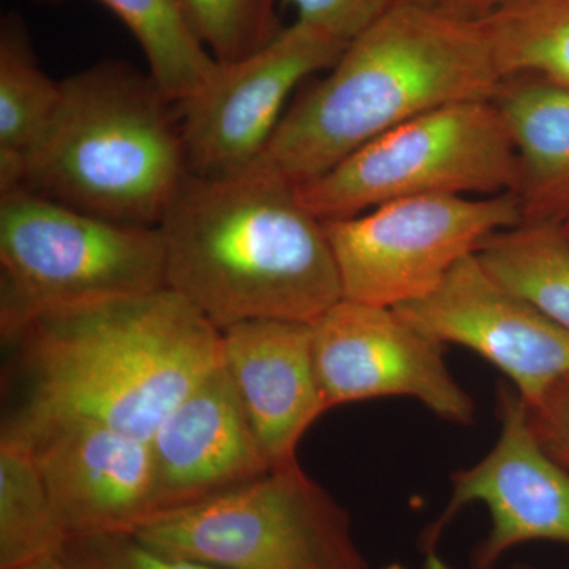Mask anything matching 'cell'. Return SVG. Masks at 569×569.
I'll return each mask as SVG.
<instances>
[{"mask_svg": "<svg viewBox=\"0 0 569 569\" xmlns=\"http://www.w3.org/2000/svg\"><path fill=\"white\" fill-rule=\"evenodd\" d=\"M6 343L3 425L89 419L146 441L222 362V332L170 288L48 313Z\"/></svg>", "mask_w": 569, "mask_h": 569, "instance_id": "6da1fadb", "label": "cell"}, {"mask_svg": "<svg viewBox=\"0 0 569 569\" xmlns=\"http://www.w3.org/2000/svg\"><path fill=\"white\" fill-rule=\"evenodd\" d=\"M159 228L167 288L220 332L247 321L313 325L343 299L323 222L295 183L261 164L187 176Z\"/></svg>", "mask_w": 569, "mask_h": 569, "instance_id": "7a4b0ae2", "label": "cell"}, {"mask_svg": "<svg viewBox=\"0 0 569 569\" xmlns=\"http://www.w3.org/2000/svg\"><path fill=\"white\" fill-rule=\"evenodd\" d=\"M501 82L481 22L392 3L288 104L257 163L299 187L418 116L492 100Z\"/></svg>", "mask_w": 569, "mask_h": 569, "instance_id": "3957f363", "label": "cell"}, {"mask_svg": "<svg viewBox=\"0 0 569 569\" xmlns=\"http://www.w3.org/2000/svg\"><path fill=\"white\" fill-rule=\"evenodd\" d=\"M21 187L111 222L159 227L189 176L178 108L151 73L93 63L62 80Z\"/></svg>", "mask_w": 569, "mask_h": 569, "instance_id": "277c9868", "label": "cell"}, {"mask_svg": "<svg viewBox=\"0 0 569 569\" xmlns=\"http://www.w3.org/2000/svg\"><path fill=\"white\" fill-rule=\"evenodd\" d=\"M167 288L159 227L111 222L17 187L0 192V335Z\"/></svg>", "mask_w": 569, "mask_h": 569, "instance_id": "5b68a950", "label": "cell"}, {"mask_svg": "<svg viewBox=\"0 0 569 569\" xmlns=\"http://www.w3.org/2000/svg\"><path fill=\"white\" fill-rule=\"evenodd\" d=\"M130 533L217 569H370L347 509L298 460L222 496L152 516Z\"/></svg>", "mask_w": 569, "mask_h": 569, "instance_id": "8992f818", "label": "cell"}, {"mask_svg": "<svg viewBox=\"0 0 569 569\" xmlns=\"http://www.w3.org/2000/svg\"><path fill=\"white\" fill-rule=\"evenodd\" d=\"M518 179V153L497 104L470 100L389 130L296 189L328 222L402 198L515 193Z\"/></svg>", "mask_w": 569, "mask_h": 569, "instance_id": "52a82bcc", "label": "cell"}, {"mask_svg": "<svg viewBox=\"0 0 569 569\" xmlns=\"http://www.w3.org/2000/svg\"><path fill=\"white\" fill-rule=\"evenodd\" d=\"M520 223L515 193L402 198L323 222L343 299L389 309L432 293L493 234Z\"/></svg>", "mask_w": 569, "mask_h": 569, "instance_id": "ba28073f", "label": "cell"}, {"mask_svg": "<svg viewBox=\"0 0 569 569\" xmlns=\"http://www.w3.org/2000/svg\"><path fill=\"white\" fill-rule=\"evenodd\" d=\"M347 44L293 21L238 62L219 63L211 80L176 103L189 173L227 178L258 162L296 89L335 66Z\"/></svg>", "mask_w": 569, "mask_h": 569, "instance_id": "9c48e42d", "label": "cell"}, {"mask_svg": "<svg viewBox=\"0 0 569 569\" xmlns=\"http://www.w3.org/2000/svg\"><path fill=\"white\" fill-rule=\"evenodd\" d=\"M312 346L326 410L397 396L455 425L475 421L473 399L449 372L443 343L395 309L342 299L312 325Z\"/></svg>", "mask_w": 569, "mask_h": 569, "instance_id": "30bf717a", "label": "cell"}, {"mask_svg": "<svg viewBox=\"0 0 569 569\" xmlns=\"http://www.w3.org/2000/svg\"><path fill=\"white\" fill-rule=\"evenodd\" d=\"M395 310L443 346L482 356L515 383L527 407L569 377V332L498 282L477 253L455 266L432 293Z\"/></svg>", "mask_w": 569, "mask_h": 569, "instance_id": "8fae6325", "label": "cell"}, {"mask_svg": "<svg viewBox=\"0 0 569 569\" xmlns=\"http://www.w3.org/2000/svg\"><path fill=\"white\" fill-rule=\"evenodd\" d=\"M31 449L67 539L133 531L153 515L151 448L89 419L2 425Z\"/></svg>", "mask_w": 569, "mask_h": 569, "instance_id": "7c38bea8", "label": "cell"}, {"mask_svg": "<svg viewBox=\"0 0 569 569\" xmlns=\"http://www.w3.org/2000/svg\"><path fill=\"white\" fill-rule=\"evenodd\" d=\"M500 437L477 466L452 475V497L427 535L433 545L445 527L467 505L488 508L490 531L471 556V568L493 569L508 550L523 542L552 541L569 546V470L539 443L529 407L518 391H498Z\"/></svg>", "mask_w": 569, "mask_h": 569, "instance_id": "4fadbf2b", "label": "cell"}, {"mask_svg": "<svg viewBox=\"0 0 569 569\" xmlns=\"http://www.w3.org/2000/svg\"><path fill=\"white\" fill-rule=\"evenodd\" d=\"M148 443L152 516L222 496L272 468L223 362L183 397Z\"/></svg>", "mask_w": 569, "mask_h": 569, "instance_id": "5bb4252c", "label": "cell"}, {"mask_svg": "<svg viewBox=\"0 0 569 569\" xmlns=\"http://www.w3.org/2000/svg\"><path fill=\"white\" fill-rule=\"evenodd\" d=\"M222 362L272 467L295 462L309 427L325 413L312 325L260 320L222 331Z\"/></svg>", "mask_w": 569, "mask_h": 569, "instance_id": "9a60e30c", "label": "cell"}, {"mask_svg": "<svg viewBox=\"0 0 569 569\" xmlns=\"http://www.w3.org/2000/svg\"><path fill=\"white\" fill-rule=\"evenodd\" d=\"M492 100L518 153L522 223L546 224L569 239V89L515 77Z\"/></svg>", "mask_w": 569, "mask_h": 569, "instance_id": "2e32d148", "label": "cell"}, {"mask_svg": "<svg viewBox=\"0 0 569 569\" xmlns=\"http://www.w3.org/2000/svg\"><path fill=\"white\" fill-rule=\"evenodd\" d=\"M62 82L41 70L21 14L0 22V192L24 182L26 163L51 126Z\"/></svg>", "mask_w": 569, "mask_h": 569, "instance_id": "e0dca14e", "label": "cell"}, {"mask_svg": "<svg viewBox=\"0 0 569 569\" xmlns=\"http://www.w3.org/2000/svg\"><path fill=\"white\" fill-rule=\"evenodd\" d=\"M58 3L62 0H33ZM140 43L149 73L173 103H181L211 80L219 62L197 39L178 0H99Z\"/></svg>", "mask_w": 569, "mask_h": 569, "instance_id": "ac0fdd59", "label": "cell"}, {"mask_svg": "<svg viewBox=\"0 0 569 569\" xmlns=\"http://www.w3.org/2000/svg\"><path fill=\"white\" fill-rule=\"evenodd\" d=\"M66 541L31 449L0 437V569L59 557Z\"/></svg>", "mask_w": 569, "mask_h": 569, "instance_id": "d6986e66", "label": "cell"}, {"mask_svg": "<svg viewBox=\"0 0 569 569\" xmlns=\"http://www.w3.org/2000/svg\"><path fill=\"white\" fill-rule=\"evenodd\" d=\"M498 282L569 332V239L546 224L500 231L477 253Z\"/></svg>", "mask_w": 569, "mask_h": 569, "instance_id": "ffe728a7", "label": "cell"}, {"mask_svg": "<svg viewBox=\"0 0 569 569\" xmlns=\"http://www.w3.org/2000/svg\"><path fill=\"white\" fill-rule=\"evenodd\" d=\"M501 78L569 89V0H511L481 22Z\"/></svg>", "mask_w": 569, "mask_h": 569, "instance_id": "44dd1931", "label": "cell"}, {"mask_svg": "<svg viewBox=\"0 0 569 569\" xmlns=\"http://www.w3.org/2000/svg\"><path fill=\"white\" fill-rule=\"evenodd\" d=\"M197 39L219 63L241 61L276 39L284 26L280 0H178Z\"/></svg>", "mask_w": 569, "mask_h": 569, "instance_id": "7402d4cb", "label": "cell"}, {"mask_svg": "<svg viewBox=\"0 0 569 569\" xmlns=\"http://www.w3.org/2000/svg\"><path fill=\"white\" fill-rule=\"evenodd\" d=\"M59 557L69 569H217L153 549L129 531L69 538Z\"/></svg>", "mask_w": 569, "mask_h": 569, "instance_id": "603a6c76", "label": "cell"}, {"mask_svg": "<svg viewBox=\"0 0 569 569\" xmlns=\"http://www.w3.org/2000/svg\"><path fill=\"white\" fill-rule=\"evenodd\" d=\"M295 21L350 43L392 6L391 0H280Z\"/></svg>", "mask_w": 569, "mask_h": 569, "instance_id": "cb8c5ba5", "label": "cell"}, {"mask_svg": "<svg viewBox=\"0 0 569 569\" xmlns=\"http://www.w3.org/2000/svg\"><path fill=\"white\" fill-rule=\"evenodd\" d=\"M529 419L541 447L569 470V377L529 407Z\"/></svg>", "mask_w": 569, "mask_h": 569, "instance_id": "d4e9b609", "label": "cell"}, {"mask_svg": "<svg viewBox=\"0 0 569 569\" xmlns=\"http://www.w3.org/2000/svg\"><path fill=\"white\" fill-rule=\"evenodd\" d=\"M511 0H391V3L415 7L438 17L463 22L489 20Z\"/></svg>", "mask_w": 569, "mask_h": 569, "instance_id": "484cf974", "label": "cell"}, {"mask_svg": "<svg viewBox=\"0 0 569 569\" xmlns=\"http://www.w3.org/2000/svg\"><path fill=\"white\" fill-rule=\"evenodd\" d=\"M17 569H69L66 567V563L61 560V557H50V559H44L40 561H36V563L26 565V567L17 568Z\"/></svg>", "mask_w": 569, "mask_h": 569, "instance_id": "4316f807", "label": "cell"}, {"mask_svg": "<svg viewBox=\"0 0 569 569\" xmlns=\"http://www.w3.org/2000/svg\"><path fill=\"white\" fill-rule=\"evenodd\" d=\"M522 569H530V568H522Z\"/></svg>", "mask_w": 569, "mask_h": 569, "instance_id": "83f0119b", "label": "cell"}]
</instances>
